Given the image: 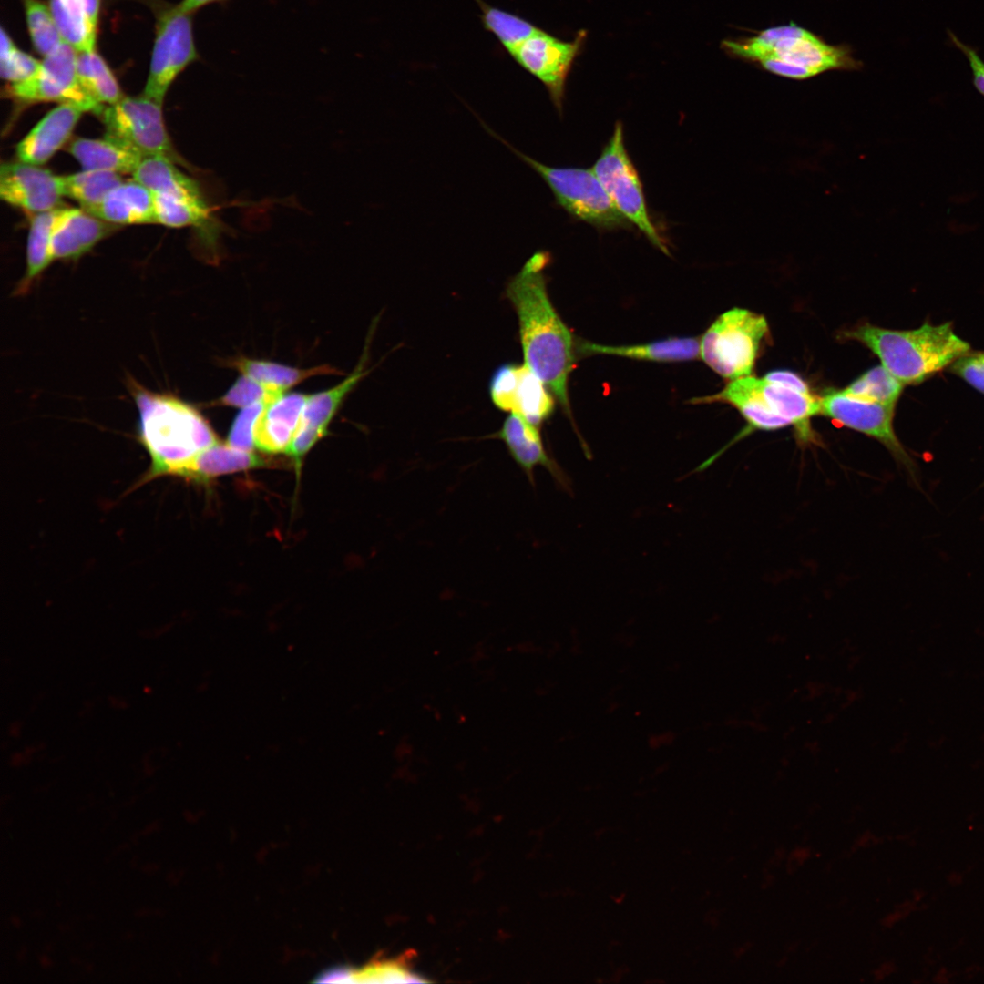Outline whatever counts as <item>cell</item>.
Returning a JSON list of instances; mask_svg holds the SVG:
<instances>
[{"instance_id": "6da1fadb", "label": "cell", "mask_w": 984, "mask_h": 984, "mask_svg": "<svg viewBox=\"0 0 984 984\" xmlns=\"http://www.w3.org/2000/svg\"><path fill=\"white\" fill-rule=\"evenodd\" d=\"M546 251L534 252L507 282L506 295L514 307L525 364L547 385L567 413L568 382L576 360V343L552 305L544 270Z\"/></svg>"}, {"instance_id": "7a4b0ae2", "label": "cell", "mask_w": 984, "mask_h": 984, "mask_svg": "<svg viewBox=\"0 0 984 984\" xmlns=\"http://www.w3.org/2000/svg\"><path fill=\"white\" fill-rule=\"evenodd\" d=\"M128 387L138 412V439L150 464L137 488L162 477H177L197 455L219 440L209 422L175 395L149 391L133 379Z\"/></svg>"}, {"instance_id": "3957f363", "label": "cell", "mask_w": 984, "mask_h": 984, "mask_svg": "<svg viewBox=\"0 0 984 984\" xmlns=\"http://www.w3.org/2000/svg\"><path fill=\"white\" fill-rule=\"evenodd\" d=\"M860 342L881 364L906 385H917L971 351L954 331L952 323H924L911 330H891L865 323L843 335Z\"/></svg>"}, {"instance_id": "277c9868", "label": "cell", "mask_w": 984, "mask_h": 984, "mask_svg": "<svg viewBox=\"0 0 984 984\" xmlns=\"http://www.w3.org/2000/svg\"><path fill=\"white\" fill-rule=\"evenodd\" d=\"M723 46L737 56L757 61L769 72L792 79L854 67L845 50L794 24L765 29L743 41L728 40Z\"/></svg>"}, {"instance_id": "5b68a950", "label": "cell", "mask_w": 984, "mask_h": 984, "mask_svg": "<svg viewBox=\"0 0 984 984\" xmlns=\"http://www.w3.org/2000/svg\"><path fill=\"white\" fill-rule=\"evenodd\" d=\"M485 128L542 178L556 203L572 218L602 231L631 226L616 210L591 169L543 164L515 149L488 127Z\"/></svg>"}, {"instance_id": "8992f818", "label": "cell", "mask_w": 984, "mask_h": 984, "mask_svg": "<svg viewBox=\"0 0 984 984\" xmlns=\"http://www.w3.org/2000/svg\"><path fill=\"white\" fill-rule=\"evenodd\" d=\"M591 169L620 214L654 247L670 255L666 241L650 215L642 182L625 146L621 121L615 123Z\"/></svg>"}, {"instance_id": "52a82bcc", "label": "cell", "mask_w": 984, "mask_h": 984, "mask_svg": "<svg viewBox=\"0 0 984 984\" xmlns=\"http://www.w3.org/2000/svg\"><path fill=\"white\" fill-rule=\"evenodd\" d=\"M768 330L764 315L733 308L721 314L701 337L700 357L730 381L751 375Z\"/></svg>"}, {"instance_id": "ba28073f", "label": "cell", "mask_w": 984, "mask_h": 984, "mask_svg": "<svg viewBox=\"0 0 984 984\" xmlns=\"http://www.w3.org/2000/svg\"><path fill=\"white\" fill-rule=\"evenodd\" d=\"M896 405L854 398L841 391L819 398V415L880 442L902 467L912 483L920 487L919 469L894 429Z\"/></svg>"}, {"instance_id": "9c48e42d", "label": "cell", "mask_w": 984, "mask_h": 984, "mask_svg": "<svg viewBox=\"0 0 984 984\" xmlns=\"http://www.w3.org/2000/svg\"><path fill=\"white\" fill-rule=\"evenodd\" d=\"M179 5L163 10L157 21L149 72L143 94L159 103L172 82L199 57L192 18Z\"/></svg>"}, {"instance_id": "30bf717a", "label": "cell", "mask_w": 984, "mask_h": 984, "mask_svg": "<svg viewBox=\"0 0 984 984\" xmlns=\"http://www.w3.org/2000/svg\"><path fill=\"white\" fill-rule=\"evenodd\" d=\"M107 135L125 142L143 155H163L177 161L165 127L162 104L145 96H124L105 106L99 115Z\"/></svg>"}, {"instance_id": "8fae6325", "label": "cell", "mask_w": 984, "mask_h": 984, "mask_svg": "<svg viewBox=\"0 0 984 984\" xmlns=\"http://www.w3.org/2000/svg\"><path fill=\"white\" fill-rule=\"evenodd\" d=\"M77 52L62 43L44 57L39 72L31 78L9 84V94L26 102H59L77 106L85 112L101 114L105 106L95 101L83 88L77 73Z\"/></svg>"}, {"instance_id": "7c38bea8", "label": "cell", "mask_w": 984, "mask_h": 984, "mask_svg": "<svg viewBox=\"0 0 984 984\" xmlns=\"http://www.w3.org/2000/svg\"><path fill=\"white\" fill-rule=\"evenodd\" d=\"M583 36L582 34L568 42L538 27L507 52L520 67L545 86L559 114L563 108L566 81Z\"/></svg>"}, {"instance_id": "4fadbf2b", "label": "cell", "mask_w": 984, "mask_h": 984, "mask_svg": "<svg viewBox=\"0 0 984 984\" xmlns=\"http://www.w3.org/2000/svg\"><path fill=\"white\" fill-rule=\"evenodd\" d=\"M547 385L524 364H505L493 374L489 394L500 410L518 414L538 426L554 410V400Z\"/></svg>"}, {"instance_id": "5bb4252c", "label": "cell", "mask_w": 984, "mask_h": 984, "mask_svg": "<svg viewBox=\"0 0 984 984\" xmlns=\"http://www.w3.org/2000/svg\"><path fill=\"white\" fill-rule=\"evenodd\" d=\"M0 197L33 214L54 210L64 197L61 178L39 165L6 162L0 169Z\"/></svg>"}, {"instance_id": "9a60e30c", "label": "cell", "mask_w": 984, "mask_h": 984, "mask_svg": "<svg viewBox=\"0 0 984 984\" xmlns=\"http://www.w3.org/2000/svg\"><path fill=\"white\" fill-rule=\"evenodd\" d=\"M366 353L367 351L364 353L354 372L341 384L309 396L292 441L286 452L297 463L326 434L330 421L346 395L366 374Z\"/></svg>"}, {"instance_id": "2e32d148", "label": "cell", "mask_w": 984, "mask_h": 984, "mask_svg": "<svg viewBox=\"0 0 984 984\" xmlns=\"http://www.w3.org/2000/svg\"><path fill=\"white\" fill-rule=\"evenodd\" d=\"M115 226L82 208H60L50 241L52 261L81 257Z\"/></svg>"}, {"instance_id": "e0dca14e", "label": "cell", "mask_w": 984, "mask_h": 984, "mask_svg": "<svg viewBox=\"0 0 984 984\" xmlns=\"http://www.w3.org/2000/svg\"><path fill=\"white\" fill-rule=\"evenodd\" d=\"M721 402L736 408L746 420L748 426L730 444L754 430L773 431L791 425L777 415L767 404L759 384V378L747 375L731 380L719 393L693 398L691 403L702 404Z\"/></svg>"}, {"instance_id": "ac0fdd59", "label": "cell", "mask_w": 984, "mask_h": 984, "mask_svg": "<svg viewBox=\"0 0 984 984\" xmlns=\"http://www.w3.org/2000/svg\"><path fill=\"white\" fill-rule=\"evenodd\" d=\"M83 113L69 103L54 108L17 144L18 160L39 166L47 162L68 140Z\"/></svg>"}, {"instance_id": "d6986e66", "label": "cell", "mask_w": 984, "mask_h": 984, "mask_svg": "<svg viewBox=\"0 0 984 984\" xmlns=\"http://www.w3.org/2000/svg\"><path fill=\"white\" fill-rule=\"evenodd\" d=\"M490 437L503 441L512 459L531 483H534L535 468L543 466L560 484H566L559 466L547 454L538 426L520 415L510 413L501 428Z\"/></svg>"}, {"instance_id": "ffe728a7", "label": "cell", "mask_w": 984, "mask_h": 984, "mask_svg": "<svg viewBox=\"0 0 984 984\" xmlns=\"http://www.w3.org/2000/svg\"><path fill=\"white\" fill-rule=\"evenodd\" d=\"M309 396L282 395L268 404L255 426V446L266 453L287 452Z\"/></svg>"}, {"instance_id": "44dd1931", "label": "cell", "mask_w": 984, "mask_h": 984, "mask_svg": "<svg viewBox=\"0 0 984 984\" xmlns=\"http://www.w3.org/2000/svg\"><path fill=\"white\" fill-rule=\"evenodd\" d=\"M700 340L699 337H671L630 345H608L579 341L576 343V352L581 356L612 355L652 362H683L700 356Z\"/></svg>"}, {"instance_id": "7402d4cb", "label": "cell", "mask_w": 984, "mask_h": 984, "mask_svg": "<svg viewBox=\"0 0 984 984\" xmlns=\"http://www.w3.org/2000/svg\"><path fill=\"white\" fill-rule=\"evenodd\" d=\"M89 212L117 226L157 223L153 193L135 179L114 188Z\"/></svg>"}, {"instance_id": "603a6c76", "label": "cell", "mask_w": 984, "mask_h": 984, "mask_svg": "<svg viewBox=\"0 0 984 984\" xmlns=\"http://www.w3.org/2000/svg\"><path fill=\"white\" fill-rule=\"evenodd\" d=\"M49 7L66 43L77 52L96 50L100 0H50Z\"/></svg>"}, {"instance_id": "cb8c5ba5", "label": "cell", "mask_w": 984, "mask_h": 984, "mask_svg": "<svg viewBox=\"0 0 984 984\" xmlns=\"http://www.w3.org/2000/svg\"><path fill=\"white\" fill-rule=\"evenodd\" d=\"M68 152L83 169H102L132 174L143 154L131 146L106 135L103 138H78L68 145Z\"/></svg>"}, {"instance_id": "d4e9b609", "label": "cell", "mask_w": 984, "mask_h": 984, "mask_svg": "<svg viewBox=\"0 0 984 984\" xmlns=\"http://www.w3.org/2000/svg\"><path fill=\"white\" fill-rule=\"evenodd\" d=\"M761 392L769 406L794 426L803 444L815 441L810 426L811 417L819 415V398L790 387L759 378Z\"/></svg>"}, {"instance_id": "484cf974", "label": "cell", "mask_w": 984, "mask_h": 984, "mask_svg": "<svg viewBox=\"0 0 984 984\" xmlns=\"http://www.w3.org/2000/svg\"><path fill=\"white\" fill-rule=\"evenodd\" d=\"M261 465L262 458L251 451L237 449L218 441L197 455L177 477L204 484L216 477Z\"/></svg>"}, {"instance_id": "4316f807", "label": "cell", "mask_w": 984, "mask_h": 984, "mask_svg": "<svg viewBox=\"0 0 984 984\" xmlns=\"http://www.w3.org/2000/svg\"><path fill=\"white\" fill-rule=\"evenodd\" d=\"M59 207L33 214L26 244V271L17 282L14 296H24L30 292L36 281L53 261L50 255V241Z\"/></svg>"}, {"instance_id": "83f0119b", "label": "cell", "mask_w": 984, "mask_h": 984, "mask_svg": "<svg viewBox=\"0 0 984 984\" xmlns=\"http://www.w3.org/2000/svg\"><path fill=\"white\" fill-rule=\"evenodd\" d=\"M154 194L191 195L202 193L198 183L163 155H143L131 174Z\"/></svg>"}, {"instance_id": "f1b7e54d", "label": "cell", "mask_w": 984, "mask_h": 984, "mask_svg": "<svg viewBox=\"0 0 984 984\" xmlns=\"http://www.w3.org/2000/svg\"><path fill=\"white\" fill-rule=\"evenodd\" d=\"M231 364L241 371L242 374L252 378L270 389L282 393L312 376L341 374L329 365L300 369L273 362L245 357L236 358L231 362Z\"/></svg>"}, {"instance_id": "f546056e", "label": "cell", "mask_w": 984, "mask_h": 984, "mask_svg": "<svg viewBox=\"0 0 984 984\" xmlns=\"http://www.w3.org/2000/svg\"><path fill=\"white\" fill-rule=\"evenodd\" d=\"M60 178L64 197L75 200L87 211L95 209L123 182L121 174L102 169H83Z\"/></svg>"}, {"instance_id": "4dcf8cb0", "label": "cell", "mask_w": 984, "mask_h": 984, "mask_svg": "<svg viewBox=\"0 0 984 984\" xmlns=\"http://www.w3.org/2000/svg\"><path fill=\"white\" fill-rule=\"evenodd\" d=\"M77 73L83 88L100 105L114 104L124 97L113 72L96 50L77 52Z\"/></svg>"}, {"instance_id": "1f68e13d", "label": "cell", "mask_w": 984, "mask_h": 984, "mask_svg": "<svg viewBox=\"0 0 984 984\" xmlns=\"http://www.w3.org/2000/svg\"><path fill=\"white\" fill-rule=\"evenodd\" d=\"M321 981L340 982H422L403 958L374 960L360 969H335L322 975Z\"/></svg>"}, {"instance_id": "d6a6232c", "label": "cell", "mask_w": 984, "mask_h": 984, "mask_svg": "<svg viewBox=\"0 0 984 984\" xmlns=\"http://www.w3.org/2000/svg\"><path fill=\"white\" fill-rule=\"evenodd\" d=\"M475 1L480 10V19L484 29L496 37L506 52L538 28L518 15L491 5L483 0Z\"/></svg>"}, {"instance_id": "836d02e7", "label": "cell", "mask_w": 984, "mask_h": 984, "mask_svg": "<svg viewBox=\"0 0 984 984\" xmlns=\"http://www.w3.org/2000/svg\"><path fill=\"white\" fill-rule=\"evenodd\" d=\"M904 387L900 381L880 364L871 368L840 391L854 398L897 405Z\"/></svg>"}, {"instance_id": "e575fe53", "label": "cell", "mask_w": 984, "mask_h": 984, "mask_svg": "<svg viewBox=\"0 0 984 984\" xmlns=\"http://www.w3.org/2000/svg\"><path fill=\"white\" fill-rule=\"evenodd\" d=\"M23 4L32 44L45 57L65 41L48 5L40 0H23Z\"/></svg>"}, {"instance_id": "d590c367", "label": "cell", "mask_w": 984, "mask_h": 984, "mask_svg": "<svg viewBox=\"0 0 984 984\" xmlns=\"http://www.w3.org/2000/svg\"><path fill=\"white\" fill-rule=\"evenodd\" d=\"M41 65L42 61L17 48L9 34L1 28L0 71L3 79L9 84L26 81L39 72Z\"/></svg>"}, {"instance_id": "8d00e7d4", "label": "cell", "mask_w": 984, "mask_h": 984, "mask_svg": "<svg viewBox=\"0 0 984 984\" xmlns=\"http://www.w3.org/2000/svg\"><path fill=\"white\" fill-rule=\"evenodd\" d=\"M282 395L243 374L213 405L246 407L261 401L270 404Z\"/></svg>"}, {"instance_id": "74e56055", "label": "cell", "mask_w": 984, "mask_h": 984, "mask_svg": "<svg viewBox=\"0 0 984 984\" xmlns=\"http://www.w3.org/2000/svg\"><path fill=\"white\" fill-rule=\"evenodd\" d=\"M268 404L261 401L243 407L234 419L228 436V444L234 448L251 451L257 421Z\"/></svg>"}, {"instance_id": "f35d334b", "label": "cell", "mask_w": 984, "mask_h": 984, "mask_svg": "<svg viewBox=\"0 0 984 984\" xmlns=\"http://www.w3.org/2000/svg\"><path fill=\"white\" fill-rule=\"evenodd\" d=\"M949 371L984 395V351L973 352L955 361Z\"/></svg>"}, {"instance_id": "ab89813d", "label": "cell", "mask_w": 984, "mask_h": 984, "mask_svg": "<svg viewBox=\"0 0 984 984\" xmlns=\"http://www.w3.org/2000/svg\"><path fill=\"white\" fill-rule=\"evenodd\" d=\"M948 36L951 43L964 54L969 61L972 70L973 83L976 88L984 96V61L976 49L962 42L951 31H948Z\"/></svg>"}, {"instance_id": "60d3db41", "label": "cell", "mask_w": 984, "mask_h": 984, "mask_svg": "<svg viewBox=\"0 0 984 984\" xmlns=\"http://www.w3.org/2000/svg\"><path fill=\"white\" fill-rule=\"evenodd\" d=\"M764 378L769 382L790 387L804 394H811L807 384L793 372L784 370L773 371L766 374Z\"/></svg>"}, {"instance_id": "b9f144b4", "label": "cell", "mask_w": 984, "mask_h": 984, "mask_svg": "<svg viewBox=\"0 0 984 984\" xmlns=\"http://www.w3.org/2000/svg\"><path fill=\"white\" fill-rule=\"evenodd\" d=\"M227 0H182L179 6L185 12L193 14L196 10L214 3H222Z\"/></svg>"}, {"instance_id": "7bdbcfd3", "label": "cell", "mask_w": 984, "mask_h": 984, "mask_svg": "<svg viewBox=\"0 0 984 984\" xmlns=\"http://www.w3.org/2000/svg\"><path fill=\"white\" fill-rule=\"evenodd\" d=\"M982 485H984V481H983V484H982Z\"/></svg>"}]
</instances>
